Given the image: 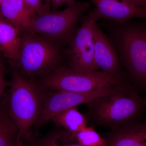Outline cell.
<instances>
[{
    "instance_id": "obj_1",
    "label": "cell",
    "mask_w": 146,
    "mask_h": 146,
    "mask_svg": "<svg viewBox=\"0 0 146 146\" xmlns=\"http://www.w3.org/2000/svg\"><path fill=\"white\" fill-rule=\"evenodd\" d=\"M104 27L129 78L134 85L146 87V24L108 23Z\"/></svg>"
},
{
    "instance_id": "obj_2",
    "label": "cell",
    "mask_w": 146,
    "mask_h": 146,
    "mask_svg": "<svg viewBox=\"0 0 146 146\" xmlns=\"http://www.w3.org/2000/svg\"><path fill=\"white\" fill-rule=\"evenodd\" d=\"M86 117L94 124L115 129L138 121L145 106L144 99L130 85L122 91L89 102Z\"/></svg>"
},
{
    "instance_id": "obj_3",
    "label": "cell",
    "mask_w": 146,
    "mask_h": 146,
    "mask_svg": "<svg viewBox=\"0 0 146 146\" xmlns=\"http://www.w3.org/2000/svg\"><path fill=\"white\" fill-rule=\"evenodd\" d=\"M31 80L14 71L8 94V111L18 128V138L29 137L39 120L46 93Z\"/></svg>"
},
{
    "instance_id": "obj_4",
    "label": "cell",
    "mask_w": 146,
    "mask_h": 146,
    "mask_svg": "<svg viewBox=\"0 0 146 146\" xmlns=\"http://www.w3.org/2000/svg\"><path fill=\"white\" fill-rule=\"evenodd\" d=\"M18 58L13 66L27 76L46 75L60 66L64 45L36 33L21 31Z\"/></svg>"
},
{
    "instance_id": "obj_5",
    "label": "cell",
    "mask_w": 146,
    "mask_h": 146,
    "mask_svg": "<svg viewBox=\"0 0 146 146\" xmlns=\"http://www.w3.org/2000/svg\"><path fill=\"white\" fill-rule=\"evenodd\" d=\"M90 6L89 3L75 1L62 11H50L35 15L31 21L29 32L68 45L74 35L78 22Z\"/></svg>"
},
{
    "instance_id": "obj_6",
    "label": "cell",
    "mask_w": 146,
    "mask_h": 146,
    "mask_svg": "<svg viewBox=\"0 0 146 146\" xmlns=\"http://www.w3.org/2000/svg\"><path fill=\"white\" fill-rule=\"evenodd\" d=\"M126 80L114 78L103 71L81 73L75 72L66 65H60L44 76L40 81L42 87L56 91L89 92L108 84H119Z\"/></svg>"
},
{
    "instance_id": "obj_7",
    "label": "cell",
    "mask_w": 146,
    "mask_h": 146,
    "mask_svg": "<svg viewBox=\"0 0 146 146\" xmlns=\"http://www.w3.org/2000/svg\"><path fill=\"white\" fill-rule=\"evenodd\" d=\"M127 86L126 84H108L89 92L78 93L57 91L46 93L42 111L36 125L38 126L43 125L63 110L122 91Z\"/></svg>"
},
{
    "instance_id": "obj_8",
    "label": "cell",
    "mask_w": 146,
    "mask_h": 146,
    "mask_svg": "<svg viewBox=\"0 0 146 146\" xmlns=\"http://www.w3.org/2000/svg\"><path fill=\"white\" fill-rule=\"evenodd\" d=\"M96 21L88 16L76 30L72 41L65 49L67 66L81 73L95 72L99 69L95 62L93 41L94 25Z\"/></svg>"
},
{
    "instance_id": "obj_9",
    "label": "cell",
    "mask_w": 146,
    "mask_h": 146,
    "mask_svg": "<svg viewBox=\"0 0 146 146\" xmlns=\"http://www.w3.org/2000/svg\"><path fill=\"white\" fill-rule=\"evenodd\" d=\"M95 6L88 16L97 21L103 18L117 25L126 23L133 18H146V7H138L119 0H91Z\"/></svg>"
},
{
    "instance_id": "obj_10",
    "label": "cell",
    "mask_w": 146,
    "mask_h": 146,
    "mask_svg": "<svg viewBox=\"0 0 146 146\" xmlns=\"http://www.w3.org/2000/svg\"><path fill=\"white\" fill-rule=\"evenodd\" d=\"M93 41L95 62L99 69L101 68L102 71L114 78L126 80L116 51L96 22L94 25Z\"/></svg>"
},
{
    "instance_id": "obj_11",
    "label": "cell",
    "mask_w": 146,
    "mask_h": 146,
    "mask_svg": "<svg viewBox=\"0 0 146 146\" xmlns=\"http://www.w3.org/2000/svg\"><path fill=\"white\" fill-rule=\"evenodd\" d=\"M104 138L106 146H146V124L130 122L111 130Z\"/></svg>"
},
{
    "instance_id": "obj_12",
    "label": "cell",
    "mask_w": 146,
    "mask_h": 146,
    "mask_svg": "<svg viewBox=\"0 0 146 146\" xmlns=\"http://www.w3.org/2000/svg\"><path fill=\"white\" fill-rule=\"evenodd\" d=\"M0 9L5 20L22 31L29 32L31 19L36 15L23 0H2Z\"/></svg>"
},
{
    "instance_id": "obj_13",
    "label": "cell",
    "mask_w": 146,
    "mask_h": 146,
    "mask_svg": "<svg viewBox=\"0 0 146 146\" xmlns=\"http://www.w3.org/2000/svg\"><path fill=\"white\" fill-rule=\"evenodd\" d=\"M21 30L5 20L0 22V50L14 65L21 43Z\"/></svg>"
},
{
    "instance_id": "obj_14",
    "label": "cell",
    "mask_w": 146,
    "mask_h": 146,
    "mask_svg": "<svg viewBox=\"0 0 146 146\" xmlns=\"http://www.w3.org/2000/svg\"><path fill=\"white\" fill-rule=\"evenodd\" d=\"M17 125L8 111V94L0 100V146H14L18 133Z\"/></svg>"
},
{
    "instance_id": "obj_15",
    "label": "cell",
    "mask_w": 146,
    "mask_h": 146,
    "mask_svg": "<svg viewBox=\"0 0 146 146\" xmlns=\"http://www.w3.org/2000/svg\"><path fill=\"white\" fill-rule=\"evenodd\" d=\"M56 125L75 135L87 126L88 119L75 107L63 110L52 118Z\"/></svg>"
},
{
    "instance_id": "obj_16",
    "label": "cell",
    "mask_w": 146,
    "mask_h": 146,
    "mask_svg": "<svg viewBox=\"0 0 146 146\" xmlns=\"http://www.w3.org/2000/svg\"><path fill=\"white\" fill-rule=\"evenodd\" d=\"M34 146H82L78 143L74 136L63 129L49 133L42 138L33 140Z\"/></svg>"
},
{
    "instance_id": "obj_17",
    "label": "cell",
    "mask_w": 146,
    "mask_h": 146,
    "mask_svg": "<svg viewBox=\"0 0 146 146\" xmlns=\"http://www.w3.org/2000/svg\"><path fill=\"white\" fill-rule=\"evenodd\" d=\"M75 141L82 146H106V142L104 137L93 127H87L76 133Z\"/></svg>"
},
{
    "instance_id": "obj_18",
    "label": "cell",
    "mask_w": 146,
    "mask_h": 146,
    "mask_svg": "<svg viewBox=\"0 0 146 146\" xmlns=\"http://www.w3.org/2000/svg\"><path fill=\"white\" fill-rule=\"evenodd\" d=\"M27 7L35 15H39L51 11L43 0H23Z\"/></svg>"
},
{
    "instance_id": "obj_19",
    "label": "cell",
    "mask_w": 146,
    "mask_h": 146,
    "mask_svg": "<svg viewBox=\"0 0 146 146\" xmlns=\"http://www.w3.org/2000/svg\"><path fill=\"white\" fill-rule=\"evenodd\" d=\"M75 1V0H51V10L52 11H55L64 5L66 4L68 5Z\"/></svg>"
},
{
    "instance_id": "obj_20",
    "label": "cell",
    "mask_w": 146,
    "mask_h": 146,
    "mask_svg": "<svg viewBox=\"0 0 146 146\" xmlns=\"http://www.w3.org/2000/svg\"><path fill=\"white\" fill-rule=\"evenodd\" d=\"M6 86L7 82L5 78L2 68H0V99L1 98L3 94H4V92Z\"/></svg>"
},
{
    "instance_id": "obj_21",
    "label": "cell",
    "mask_w": 146,
    "mask_h": 146,
    "mask_svg": "<svg viewBox=\"0 0 146 146\" xmlns=\"http://www.w3.org/2000/svg\"><path fill=\"white\" fill-rule=\"evenodd\" d=\"M122 1L127 3L138 7H146V0H121Z\"/></svg>"
},
{
    "instance_id": "obj_22",
    "label": "cell",
    "mask_w": 146,
    "mask_h": 146,
    "mask_svg": "<svg viewBox=\"0 0 146 146\" xmlns=\"http://www.w3.org/2000/svg\"><path fill=\"white\" fill-rule=\"evenodd\" d=\"M14 146H24L23 144V142L21 141V138L17 137V139L15 141Z\"/></svg>"
},
{
    "instance_id": "obj_23",
    "label": "cell",
    "mask_w": 146,
    "mask_h": 146,
    "mask_svg": "<svg viewBox=\"0 0 146 146\" xmlns=\"http://www.w3.org/2000/svg\"><path fill=\"white\" fill-rule=\"evenodd\" d=\"M44 2L46 5L48 6L49 7H50L51 1V0H44Z\"/></svg>"
},
{
    "instance_id": "obj_24",
    "label": "cell",
    "mask_w": 146,
    "mask_h": 146,
    "mask_svg": "<svg viewBox=\"0 0 146 146\" xmlns=\"http://www.w3.org/2000/svg\"><path fill=\"white\" fill-rule=\"evenodd\" d=\"M4 20L5 19L2 16V14L1 12V9H0V22L4 21Z\"/></svg>"
},
{
    "instance_id": "obj_25",
    "label": "cell",
    "mask_w": 146,
    "mask_h": 146,
    "mask_svg": "<svg viewBox=\"0 0 146 146\" xmlns=\"http://www.w3.org/2000/svg\"><path fill=\"white\" fill-rule=\"evenodd\" d=\"M144 101H145V105L146 106V98L145 99H144ZM144 122H145V123L146 124V121H145Z\"/></svg>"
},
{
    "instance_id": "obj_26",
    "label": "cell",
    "mask_w": 146,
    "mask_h": 146,
    "mask_svg": "<svg viewBox=\"0 0 146 146\" xmlns=\"http://www.w3.org/2000/svg\"><path fill=\"white\" fill-rule=\"evenodd\" d=\"M2 1V0H0V5H1V3Z\"/></svg>"
},
{
    "instance_id": "obj_27",
    "label": "cell",
    "mask_w": 146,
    "mask_h": 146,
    "mask_svg": "<svg viewBox=\"0 0 146 146\" xmlns=\"http://www.w3.org/2000/svg\"><path fill=\"white\" fill-rule=\"evenodd\" d=\"M1 52V50H0V52ZM1 68V65H0V68Z\"/></svg>"
}]
</instances>
